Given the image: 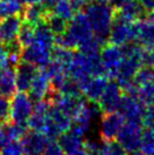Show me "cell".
Here are the masks:
<instances>
[{
    "mask_svg": "<svg viewBox=\"0 0 154 155\" xmlns=\"http://www.w3.org/2000/svg\"><path fill=\"white\" fill-rule=\"evenodd\" d=\"M108 83V76L105 75H101V76H94L91 77L87 83L82 88V93L84 95L87 101L91 102H96L100 100L101 95H102L103 91L107 86Z\"/></svg>",
    "mask_w": 154,
    "mask_h": 155,
    "instance_id": "ac0fdd59",
    "label": "cell"
},
{
    "mask_svg": "<svg viewBox=\"0 0 154 155\" xmlns=\"http://www.w3.org/2000/svg\"><path fill=\"white\" fill-rule=\"evenodd\" d=\"M45 22L49 25V27L51 28V31L53 32L55 35H59L65 33L66 30H67V26H68V22L66 19L61 18L55 13L48 14L47 17H45Z\"/></svg>",
    "mask_w": 154,
    "mask_h": 155,
    "instance_id": "d4e9b609",
    "label": "cell"
},
{
    "mask_svg": "<svg viewBox=\"0 0 154 155\" xmlns=\"http://www.w3.org/2000/svg\"><path fill=\"white\" fill-rule=\"evenodd\" d=\"M48 140L49 138L43 133L30 129H27V131L19 139L25 155H42Z\"/></svg>",
    "mask_w": 154,
    "mask_h": 155,
    "instance_id": "7c38bea8",
    "label": "cell"
},
{
    "mask_svg": "<svg viewBox=\"0 0 154 155\" xmlns=\"http://www.w3.org/2000/svg\"><path fill=\"white\" fill-rule=\"evenodd\" d=\"M22 23V15H14L0 19V39L2 43L7 44L17 39Z\"/></svg>",
    "mask_w": 154,
    "mask_h": 155,
    "instance_id": "e0dca14e",
    "label": "cell"
},
{
    "mask_svg": "<svg viewBox=\"0 0 154 155\" xmlns=\"http://www.w3.org/2000/svg\"><path fill=\"white\" fill-rule=\"evenodd\" d=\"M33 112V102L27 92L17 91L10 100V121L15 124L26 125Z\"/></svg>",
    "mask_w": 154,
    "mask_h": 155,
    "instance_id": "277c9868",
    "label": "cell"
},
{
    "mask_svg": "<svg viewBox=\"0 0 154 155\" xmlns=\"http://www.w3.org/2000/svg\"><path fill=\"white\" fill-rule=\"evenodd\" d=\"M116 12L119 14L120 16H122L130 22H136L141 18H144L146 13L138 0H129L122 8H120L119 10H116Z\"/></svg>",
    "mask_w": 154,
    "mask_h": 155,
    "instance_id": "603a6c76",
    "label": "cell"
},
{
    "mask_svg": "<svg viewBox=\"0 0 154 155\" xmlns=\"http://www.w3.org/2000/svg\"><path fill=\"white\" fill-rule=\"evenodd\" d=\"M124 122V117L118 111L103 113L100 124V136L102 142H110L116 139V136L119 133Z\"/></svg>",
    "mask_w": 154,
    "mask_h": 155,
    "instance_id": "9c48e42d",
    "label": "cell"
},
{
    "mask_svg": "<svg viewBox=\"0 0 154 155\" xmlns=\"http://www.w3.org/2000/svg\"><path fill=\"white\" fill-rule=\"evenodd\" d=\"M10 121V101L0 94V126Z\"/></svg>",
    "mask_w": 154,
    "mask_h": 155,
    "instance_id": "4dcf8cb0",
    "label": "cell"
},
{
    "mask_svg": "<svg viewBox=\"0 0 154 155\" xmlns=\"http://www.w3.org/2000/svg\"><path fill=\"white\" fill-rule=\"evenodd\" d=\"M82 10L90 22L94 36L103 45L107 44L116 13L112 6L108 1H92Z\"/></svg>",
    "mask_w": 154,
    "mask_h": 155,
    "instance_id": "6da1fadb",
    "label": "cell"
},
{
    "mask_svg": "<svg viewBox=\"0 0 154 155\" xmlns=\"http://www.w3.org/2000/svg\"><path fill=\"white\" fill-rule=\"evenodd\" d=\"M23 147L17 139H6L0 147V155H23Z\"/></svg>",
    "mask_w": 154,
    "mask_h": 155,
    "instance_id": "f546056e",
    "label": "cell"
},
{
    "mask_svg": "<svg viewBox=\"0 0 154 155\" xmlns=\"http://www.w3.org/2000/svg\"><path fill=\"white\" fill-rule=\"evenodd\" d=\"M18 1H22V0H18Z\"/></svg>",
    "mask_w": 154,
    "mask_h": 155,
    "instance_id": "b9f144b4",
    "label": "cell"
},
{
    "mask_svg": "<svg viewBox=\"0 0 154 155\" xmlns=\"http://www.w3.org/2000/svg\"><path fill=\"white\" fill-rule=\"evenodd\" d=\"M8 64V53L4 45L0 44V69L6 67Z\"/></svg>",
    "mask_w": 154,
    "mask_h": 155,
    "instance_id": "836d02e7",
    "label": "cell"
},
{
    "mask_svg": "<svg viewBox=\"0 0 154 155\" xmlns=\"http://www.w3.org/2000/svg\"><path fill=\"white\" fill-rule=\"evenodd\" d=\"M1 43H2V42H1V39H0V44H1Z\"/></svg>",
    "mask_w": 154,
    "mask_h": 155,
    "instance_id": "60d3db41",
    "label": "cell"
},
{
    "mask_svg": "<svg viewBox=\"0 0 154 155\" xmlns=\"http://www.w3.org/2000/svg\"><path fill=\"white\" fill-rule=\"evenodd\" d=\"M47 15V12L43 9L41 4H32L25 5L24 10L22 13V18H23V22H26L30 25L35 26L38 25V23L45 21Z\"/></svg>",
    "mask_w": 154,
    "mask_h": 155,
    "instance_id": "7402d4cb",
    "label": "cell"
},
{
    "mask_svg": "<svg viewBox=\"0 0 154 155\" xmlns=\"http://www.w3.org/2000/svg\"><path fill=\"white\" fill-rule=\"evenodd\" d=\"M72 119L60 111L56 105H50L47 112V125L43 134L49 139H56L62 133L69 130Z\"/></svg>",
    "mask_w": 154,
    "mask_h": 155,
    "instance_id": "3957f363",
    "label": "cell"
},
{
    "mask_svg": "<svg viewBox=\"0 0 154 155\" xmlns=\"http://www.w3.org/2000/svg\"><path fill=\"white\" fill-rule=\"evenodd\" d=\"M5 140H6V138H5L4 129H2V127L0 126V147H1V145H2V144H4Z\"/></svg>",
    "mask_w": 154,
    "mask_h": 155,
    "instance_id": "8d00e7d4",
    "label": "cell"
},
{
    "mask_svg": "<svg viewBox=\"0 0 154 155\" xmlns=\"http://www.w3.org/2000/svg\"><path fill=\"white\" fill-rule=\"evenodd\" d=\"M53 13L60 16L61 18L66 19L67 22H69L74 17V15L76 14V10L70 2V0H58Z\"/></svg>",
    "mask_w": 154,
    "mask_h": 155,
    "instance_id": "83f0119b",
    "label": "cell"
},
{
    "mask_svg": "<svg viewBox=\"0 0 154 155\" xmlns=\"http://www.w3.org/2000/svg\"><path fill=\"white\" fill-rule=\"evenodd\" d=\"M55 39L56 35L53 34L51 28L49 27L45 21L38 23V25L34 26V42L40 44L42 47L50 49L55 47Z\"/></svg>",
    "mask_w": 154,
    "mask_h": 155,
    "instance_id": "44dd1931",
    "label": "cell"
},
{
    "mask_svg": "<svg viewBox=\"0 0 154 155\" xmlns=\"http://www.w3.org/2000/svg\"><path fill=\"white\" fill-rule=\"evenodd\" d=\"M27 128L33 131L43 133L45 125H47V113H41V112H32L28 120L26 122Z\"/></svg>",
    "mask_w": 154,
    "mask_h": 155,
    "instance_id": "f1b7e54d",
    "label": "cell"
},
{
    "mask_svg": "<svg viewBox=\"0 0 154 155\" xmlns=\"http://www.w3.org/2000/svg\"><path fill=\"white\" fill-rule=\"evenodd\" d=\"M117 111L124 117L126 121L143 124V119L146 113V105L137 96L125 93L122 94Z\"/></svg>",
    "mask_w": 154,
    "mask_h": 155,
    "instance_id": "5b68a950",
    "label": "cell"
},
{
    "mask_svg": "<svg viewBox=\"0 0 154 155\" xmlns=\"http://www.w3.org/2000/svg\"><path fill=\"white\" fill-rule=\"evenodd\" d=\"M134 40H135V22H130L116 12L108 42L121 47L128 42H133Z\"/></svg>",
    "mask_w": 154,
    "mask_h": 155,
    "instance_id": "7a4b0ae2",
    "label": "cell"
},
{
    "mask_svg": "<svg viewBox=\"0 0 154 155\" xmlns=\"http://www.w3.org/2000/svg\"><path fill=\"white\" fill-rule=\"evenodd\" d=\"M151 19L154 22V10H153V12H151Z\"/></svg>",
    "mask_w": 154,
    "mask_h": 155,
    "instance_id": "ab89813d",
    "label": "cell"
},
{
    "mask_svg": "<svg viewBox=\"0 0 154 155\" xmlns=\"http://www.w3.org/2000/svg\"><path fill=\"white\" fill-rule=\"evenodd\" d=\"M142 124L136 122H124L119 133L117 134V142L119 143L127 153L139 150V143L142 136Z\"/></svg>",
    "mask_w": 154,
    "mask_h": 155,
    "instance_id": "8992f818",
    "label": "cell"
},
{
    "mask_svg": "<svg viewBox=\"0 0 154 155\" xmlns=\"http://www.w3.org/2000/svg\"><path fill=\"white\" fill-rule=\"evenodd\" d=\"M50 88H51V82H50L49 75L44 68H38V73L31 84L30 90L27 91L30 99L34 103L40 100H43L48 94V92L50 91Z\"/></svg>",
    "mask_w": 154,
    "mask_h": 155,
    "instance_id": "9a60e30c",
    "label": "cell"
},
{
    "mask_svg": "<svg viewBox=\"0 0 154 155\" xmlns=\"http://www.w3.org/2000/svg\"><path fill=\"white\" fill-rule=\"evenodd\" d=\"M145 49L154 48V22L149 18H141L135 22V40Z\"/></svg>",
    "mask_w": 154,
    "mask_h": 155,
    "instance_id": "4fadbf2b",
    "label": "cell"
},
{
    "mask_svg": "<svg viewBox=\"0 0 154 155\" xmlns=\"http://www.w3.org/2000/svg\"><path fill=\"white\" fill-rule=\"evenodd\" d=\"M57 1L58 0H43L41 2V6L43 7V9L47 12V14L53 13L55 10V7L57 5Z\"/></svg>",
    "mask_w": 154,
    "mask_h": 155,
    "instance_id": "d6a6232c",
    "label": "cell"
},
{
    "mask_svg": "<svg viewBox=\"0 0 154 155\" xmlns=\"http://www.w3.org/2000/svg\"><path fill=\"white\" fill-rule=\"evenodd\" d=\"M21 60L27 61L38 68H43L51 60V50L33 42L22 49Z\"/></svg>",
    "mask_w": 154,
    "mask_h": 155,
    "instance_id": "30bf717a",
    "label": "cell"
},
{
    "mask_svg": "<svg viewBox=\"0 0 154 155\" xmlns=\"http://www.w3.org/2000/svg\"><path fill=\"white\" fill-rule=\"evenodd\" d=\"M25 5L18 0H0V19L14 15H22Z\"/></svg>",
    "mask_w": 154,
    "mask_h": 155,
    "instance_id": "cb8c5ba5",
    "label": "cell"
},
{
    "mask_svg": "<svg viewBox=\"0 0 154 155\" xmlns=\"http://www.w3.org/2000/svg\"><path fill=\"white\" fill-rule=\"evenodd\" d=\"M85 102L86 99L84 97V95H65L60 93L56 103L52 105H56L60 111H62L66 116L73 119L82 110Z\"/></svg>",
    "mask_w": 154,
    "mask_h": 155,
    "instance_id": "2e32d148",
    "label": "cell"
},
{
    "mask_svg": "<svg viewBox=\"0 0 154 155\" xmlns=\"http://www.w3.org/2000/svg\"><path fill=\"white\" fill-rule=\"evenodd\" d=\"M139 151L144 155H154V130L145 128L142 131Z\"/></svg>",
    "mask_w": 154,
    "mask_h": 155,
    "instance_id": "484cf974",
    "label": "cell"
},
{
    "mask_svg": "<svg viewBox=\"0 0 154 155\" xmlns=\"http://www.w3.org/2000/svg\"><path fill=\"white\" fill-rule=\"evenodd\" d=\"M84 138L72 131H65L58 137V143L66 155H72L84 147Z\"/></svg>",
    "mask_w": 154,
    "mask_h": 155,
    "instance_id": "ffe728a7",
    "label": "cell"
},
{
    "mask_svg": "<svg viewBox=\"0 0 154 155\" xmlns=\"http://www.w3.org/2000/svg\"><path fill=\"white\" fill-rule=\"evenodd\" d=\"M38 68L30 62L21 60L15 67L16 75V88L19 92H27L30 90L31 84L38 73Z\"/></svg>",
    "mask_w": 154,
    "mask_h": 155,
    "instance_id": "5bb4252c",
    "label": "cell"
},
{
    "mask_svg": "<svg viewBox=\"0 0 154 155\" xmlns=\"http://www.w3.org/2000/svg\"><path fill=\"white\" fill-rule=\"evenodd\" d=\"M122 97V88L116 81H108L107 86L98 101L102 113L117 111Z\"/></svg>",
    "mask_w": 154,
    "mask_h": 155,
    "instance_id": "ba28073f",
    "label": "cell"
},
{
    "mask_svg": "<svg viewBox=\"0 0 154 155\" xmlns=\"http://www.w3.org/2000/svg\"><path fill=\"white\" fill-rule=\"evenodd\" d=\"M127 155H144V154L139 150H137V151H134V152H129V153H127Z\"/></svg>",
    "mask_w": 154,
    "mask_h": 155,
    "instance_id": "f35d334b",
    "label": "cell"
},
{
    "mask_svg": "<svg viewBox=\"0 0 154 155\" xmlns=\"http://www.w3.org/2000/svg\"><path fill=\"white\" fill-rule=\"evenodd\" d=\"M43 0H22L24 5H32V4H41Z\"/></svg>",
    "mask_w": 154,
    "mask_h": 155,
    "instance_id": "d590c367",
    "label": "cell"
},
{
    "mask_svg": "<svg viewBox=\"0 0 154 155\" xmlns=\"http://www.w3.org/2000/svg\"><path fill=\"white\" fill-rule=\"evenodd\" d=\"M138 1L146 13H151L154 10V0H138Z\"/></svg>",
    "mask_w": 154,
    "mask_h": 155,
    "instance_id": "e575fe53",
    "label": "cell"
},
{
    "mask_svg": "<svg viewBox=\"0 0 154 155\" xmlns=\"http://www.w3.org/2000/svg\"><path fill=\"white\" fill-rule=\"evenodd\" d=\"M100 57H101V61H102L105 75L109 78H113L120 61L122 59V52H121L120 47L108 42L101 49Z\"/></svg>",
    "mask_w": 154,
    "mask_h": 155,
    "instance_id": "8fae6325",
    "label": "cell"
},
{
    "mask_svg": "<svg viewBox=\"0 0 154 155\" xmlns=\"http://www.w3.org/2000/svg\"><path fill=\"white\" fill-rule=\"evenodd\" d=\"M66 32L73 38L77 48L84 41L89 40L94 35L90 22H89L87 17L85 16V14L83 13V10L82 12L78 10L74 15V17L69 21Z\"/></svg>",
    "mask_w": 154,
    "mask_h": 155,
    "instance_id": "52a82bcc",
    "label": "cell"
},
{
    "mask_svg": "<svg viewBox=\"0 0 154 155\" xmlns=\"http://www.w3.org/2000/svg\"><path fill=\"white\" fill-rule=\"evenodd\" d=\"M72 155H90V154L87 153V151L85 150V147H83L79 151H77L76 153H74V154H72Z\"/></svg>",
    "mask_w": 154,
    "mask_h": 155,
    "instance_id": "74e56055",
    "label": "cell"
},
{
    "mask_svg": "<svg viewBox=\"0 0 154 155\" xmlns=\"http://www.w3.org/2000/svg\"><path fill=\"white\" fill-rule=\"evenodd\" d=\"M42 155H66L56 139H49Z\"/></svg>",
    "mask_w": 154,
    "mask_h": 155,
    "instance_id": "1f68e13d",
    "label": "cell"
},
{
    "mask_svg": "<svg viewBox=\"0 0 154 155\" xmlns=\"http://www.w3.org/2000/svg\"><path fill=\"white\" fill-rule=\"evenodd\" d=\"M17 41L22 45V48H25L34 42V26L30 25L28 23L23 22L19 28L17 35Z\"/></svg>",
    "mask_w": 154,
    "mask_h": 155,
    "instance_id": "4316f807",
    "label": "cell"
},
{
    "mask_svg": "<svg viewBox=\"0 0 154 155\" xmlns=\"http://www.w3.org/2000/svg\"><path fill=\"white\" fill-rule=\"evenodd\" d=\"M17 92L15 67L6 66L0 69V94L6 97H12Z\"/></svg>",
    "mask_w": 154,
    "mask_h": 155,
    "instance_id": "d6986e66",
    "label": "cell"
}]
</instances>
